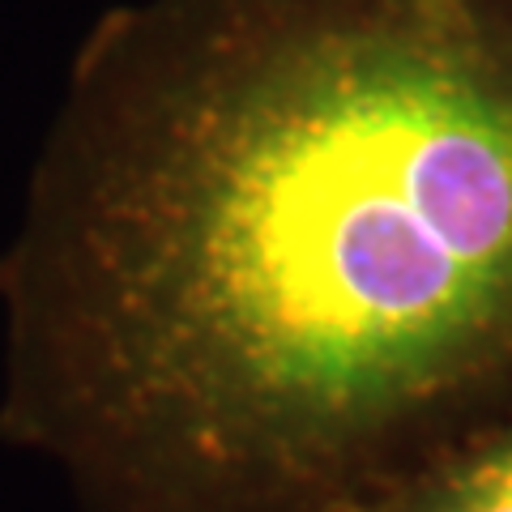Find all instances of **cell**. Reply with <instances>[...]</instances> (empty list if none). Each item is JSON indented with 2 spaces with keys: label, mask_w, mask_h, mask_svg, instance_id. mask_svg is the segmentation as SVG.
I'll return each instance as SVG.
<instances>
[{
  "label": "cell",
  "mask_w": 512,
  "mask_h": 512,
  "mask_svg": "<svg viewBox=\"0 0 512 512\" xmlns=\"http://www.w3.org/2000/svg\"><path fill=\"white\" fill-rule=\"evenodd\" d=\"M0 427L94 512H342L512 376V0H128L0 256Z\"/></svg>",
  "instance_id": "cell-1"
},
{
  "label": "cell",
  "mask_w": 512,
  "mask_h": 512,
  "mask_svg": "<svg viewBox=\"0 0 512 512\" xmlns=\"http://www.w3.org/2000/svg\"><path fill=\"white\" fill-rule=\"evenodd\" d=\"M402 512H512V431L427 483Z\"/></svg>",
  "instance_id": "cell-2"
}]
</instances>
